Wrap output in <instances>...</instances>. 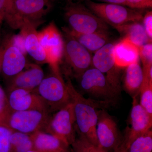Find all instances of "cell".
I'll list each match as a JSON object with an SVG mask.
<instances>
[{"mask_svg": "<svg viewBox=\"0 0 152 152\" xmlns=\"http://www.w3.org/2000/svg\"><path fill=\"white\" fill-rule=\"evenodd\" d=\"M33 149L31 135L13 131L11 137L10 152H28Z\"/></svg>", "mask_w": 152, "mask_h": 152, "instance_id": "cell-24", "label": "cell"}, {"mask_svg": "<svg viewBox=\"0 0 152 152\" xmlns=\"http://www.w3.org/2000/svg\"><path fill=\"white\" fill-rule=\"evenodd\" d=\"M13 0H0V17L4 20L8 12Z\"/></svg>", "mask_w": 152, "mask_h": 152, "instance_id": "cell-32", "label": "cell"}, {"mask_svg": "<svg viewBox=\"0 0 152 152\" xmlns=\"http://www.w3.org/2000/svg\"><path fill=\"white\" fill-rule=\"evenodd\" d=\"M44 71L37 64H28L26 69L11 79L8 90L23 89L34 91L45 77Z\"/></svg>", "mask_w": 152, "mask_h": 152, "instance_id": "cell-17", "label": "cell"}, {"mask_svg": "<svg viewBox=\"0 0 152 152\" xmlns=\"http://www.w3.org/2000/svg\"><path fill=\"white\" fill-rule=\"evenodd\" d=\"M27 65L25 55L9 41L4 48L2 61L1 71L4 76L12 79Z\"/></svg>", "mask_w": 152, "mask_h": 152, "instance_id": "cell-15", "label": "cell"}, {"mask_svg": "<svg viewBox=\"0 0 152 152\" xmlns=\"http://www.w3.org/2000/svg\"><path fill=\"white\" fill-rule=\"evenodd\" d=\"M52 7V0H13L4 20L13 28L20 29L25 20L37 23Z\"/></svg>", "mask_w": 152, "mask_h": 152, "instance_id": "cell-4", "label": "cell"}, {"mask_svg": "<svg viewBox=\"0 0 152 152\" xmlns=\"http://www.w3.org/2000/svg\"><path fill=\"white\" fill-rule=\"evenodd\" d=\"M8 107L13 111L40 110L50 112L40 97L33 91L23 89L8 90Z\"/></svg>", "mask_w": 152, "mask_h": 152, "instance_id": "cell-14", "label": "cell"}, {"mask_svg": "<svg viewBox=\"0 0 152 152\" xmlns=\"http://www.w3.org/2000/svg\"><path fill=\"white\" fill-rule=\"evenodd\" d=\"M67 1V3H70L71 2H72V0H66Z\"/></svg>", "mask_w": 152, "mask_h": 152, "instance_id": "cell-38", "label": "cell"}, {"mask_svg": "<svg viewBox=\"0 0 152 152\" xmlns=\"http://www.w3.org/2000/svg\"><path fill=\"white\" fill-rule=\"evenodd\" d=\"M28 152H38L37 151H36V150H35L34 149H33V150H31V151H28Z\"/></svg>", "mask_w": 152, "mask_h": 152, "instance_id": "cell-37", "label": "cell"}, {"mask_svg": "<svg viewBox=\"0 0 152 152\" xmlns=\"http://www.w3.org/2000/svg\"><path fill=\"white\" fill-rule=\"evenodd\" d=\"M44 132L71 146L77 138L74 108L72 102L51 115Z\"/></svg>", "mask_w": 152, "mask_h": 152, "instance_id": "cell-8", "label": "cell"}, {"mask_svg": "<svg viewBox=\"0 0 152 152\" xmlns=\"http://www.w3.org/2000/svg\"><path fill=\"white\" fill-rule=\"evenodd\" d=\"M2 20H3V19L0 17V24H1V21Z\"/></svg>", "mask_w": 152, "mask_h": 152, "instance_id": "cell-39", "label": "cell"}, {"mask_svg": "<svg viewBox=\"0 0 152 152\" xmlns=\"http://www.w3.org/2000/svg\"><path fill=\"white\" fill-rule=\"evenodd\" d=\"M126 151L127 152H152V129L133 141Z\"/></svg>", "mask_w": 152, "mask_h": 152, "instance_id": "cell-25", "label": "cell"}, {"mask_svg": "<svg viewBox=\"0 0 152 152\" xmlns=\"http://www.w3.org/2000/svg\"><path fill=\"white\" fill-rule=\"evenodd\" d=\"M77 79L82 91L94 99L113 105L120 95L104 75L94 67L87 70Z\"/></svg>", "mask_w": 152, "mask_h": 152, "instance_id": "cell-7", "label": "cell"}, {"mask_svg": "<svg viewBox=\"0 0 152 152\" xmlns=\"http://www.w3.org/2000/svg\"><path fill=\"white\" fill-rule=\"evenodd\" d=\"M114 46L113 44L109 43L94 53L92 66L104 75L112 86L120 95L121 68L117 66L115 61Z\"/></svg>", "mask_w": 152, "mask_h": 152, "instance_id": "cell-12", "label": "cell"}, {"mask_svg": "<svg viewBox=\"0 0 152 152\" xmlns=\"http://www.w3.org/2000/svg\"><path fill=\"white\" fill-rule=\"evenodd\" d=\"M64 56L71 72L76 78L92 66V57L91 52L75 38L64 31Z\"/></svg>", "mask_w": 152, "mask_h": 152, "instance_id": "cell-9", "label": "cell"}, {"mask_svg": "<svg viewBox=\"0 0 152 152\" xmlns=\"http://www.w3.org/2000/svg\"><path fill=\"white\" fill-rule=\"evenodd\" d=\"M4 48L1 47L0 48V71L1 68L2 61L3 56L4 54Z\"/></svg>", "mask_w": 152, "mask_h": 152, "instance_id": "cell-35", "label": "cell"}, {"mask_svg": "<svg viewBox=\"0 0 152 152\" xmlns=\"http://www.w3.org/2000/svg\"><path fill=\"white\" fill-rule=\"evenodd\" d=\"M31 135L34 149L38 152H72L69 145L50 133L39 131Z\"/></svg>", "mask_w": 152, "mask_h": 152, "instance_id": "cell-18", "label": "cell"}, {"mask_svg": "<svg viewBox=\"0 0 152 152\" xmlns=\"http://www.w3.org/2000/svg\"><path fill=\"white\" fill-rule=\"evenodd\" d=\"M51 114L40 110L13 111L7 106L0 119L13 131L32 135L44 131Z\"/></svg>", "mask_w": 152, "mask_h": 152, "instance_id": "cell-3", "label": "cell"}, {"mask_svg": "<svg viewBox=\"0 0 152 152\" xmlns=\"http://www.w3.org/2000/svg\"><path fill=\"white\" fill-rule=\"evenodd\" d=\"M51 69V73L45 76L33 92L40 97L52 114L70 103L71 100L67 86L59 69Z\"/></svg>", "mask_w": 152, "mask_h": 152, "instance_id": "cell-2", "label": "cell"}, {"mask_svg": "<svg viewBox=\"0 0 152 152\" xmlns=\"http://www.w3.org/2000/svg\"><path fill=\"white\" fill-rule=\"evenodd\" d=\"M126 68L124 84L125 91L132 97L137 96L143 81L142 68L139 61L131 64Z\"/></svg>", "mask_w": 152, "mask_h": 152, "instance_id": "cell-21", "label": "cell"}, {"mask_svg": "<svg viewBox=\"0 0 152 152\" xmlns=\"http://www.w3.org/2000/svg\"><path fill=\"white\" fill-rule=\"evenodd\" d=\"M132 98L130 117V126L126 129L120 145L126 150L133 141L152 129V117L140 105L137 96Z\"/></svg>", "mask_w": 152, "mask_h": 152, "instance_id": "cell-13", "label": "cell"}, {"mask_svg": "<svg viewBox=\"0 0 152 152\" xmlns=\"http://www.w3.org/2000/svg\"><path fill=\"white\" fill-rule=\"evenodd\" d=\"M113 152H127L126 150L124 148L120 146L118 148L113 151Z\"/></svg>", "mask_w": 152, "mask_h": 152, "instance_id": "cell-36", "label": "cell"}, {"mask_svg": "<svg viewBox=\"0 0 152 152\" xmlns=\"http://www.w3.org/2000/svg\"><path fill=\"white\" fill-rule=\"evenodd\" d=\"M86 5L93 13L114 28L129 23L139 22L143 18L141 12L121 5L96 3L91 0L86 1Z\"/></svg>", "mask_w": 152, "mask_h": 152, "instance_id": "cell-6", "label": "cell"}, {"mask_svg": "<svg viewBox=\"0 0 152 152\" xmlns=\"http://www.w3.org/2000/svg\"><path fill=\"white\" fill-rule=\"evenodd\" d=\"M7 106V95L0 86V115L6 110Z\"/></svg>", "mask_w": 152, "mask_h": 152, "instance_id": "cell-33", "label": "cell"}, {"mask_svg": "<svg viewBox=\"0 0 152 152\" xmlns=\"http://www.w3.org/2000/svg\"><path fill=\"white\" fill-rule=\"evenodd\" d=\"M71 146L73 152H109L99 145L92 143L83 137L79 135Z\"/></svg>", "mask_w": 152, "mask_h": 152, "instance_id": "cell-26", "label": "cell"}, {"mask_svg": "<svg viewBox=\"0 0 152 152\" xmlns=\"http://www.w3.org/2000/svg\"><path fill=\"white\" fill-rule=\"evenodd\" d=\"M114 53L116 64L121 69L140 61L139 47L124 38L115 45Z\"/></svg>", "mask_w": 152, "mask_h": 152, "instance_id": "cell-19", "label": "cell"}, {"mask_svg": "<svg viewBox=\"0 0 152 152\" xmlns=\"http://www.w3.org/2000/svg\"><path fill=\"white\" fill-rule=\"evenodd\" d=\"M20 29V33L24 39L25 49L27 53L38 64L48 63L45 52L39 41L35 23L25 20Z\"/></svg>", "mask_w": 152, "mask_h": 152, "instance_id": "cell-16", "label": "cell"}, {"mask_svg": "<svg viewBox=\"0 0 152 152\" xmlns=\"http://www.w3.org/2000/svg\"><path fill=\"white\" fill-rule=\"evenodd\" d=\"M12 43L25 55L27 53L25 49L24 39L21 34L20 33L18 35L14 36L11 38Z\"/></svg>", "mask_w": 152, "mask_h": 152, "instance_id": "cell-31", "label": "cell"}, {"mask_svg": "<svg viewBox=\"0 0 152 152\" xmlns=\"http://www.w3.org/2000/svg\"><path fill=\"white\" fill-rule=\"evenodd\" d=\"M139 94L140 105L152 117V75L144 73L143 81Z\"/></svg>", "mask_w": 152, "mask_h": 152, "instance_id": "cell-23", "label": "cell"}, {"mask_svg": "<svg viewBox=\"0 0 152 152\" xmlns=\"http://www.w3.org/2000/svg\"><path fill=\"white\" fill-rule=\"evenodd\" d=\"M131 8L145 9L151 8L152 0H126Z\"/></svg>", "mask_w": 152, "mask_h": 152, "instance_id": "cell-29", "label": "cell"}, {"mask_svg": "<svg viewBox=\"0 0 152 152\" xmlns=\"http://www.w3.org/2000/svg\"><path fill=\"white\" fill-rule=\"evenodd\" d=\"M143 26L149 39L152 41V12H147L142 19Z\"/></svg>", "mask_w": 152, "mask_h": 152, "instance_id": "cell-30", "label": "cell"}, {"mask_svg": "<svg viewBox=\"0 0 152 152\" xmlns=\"http://www.w3.org/2000/svg\"><path fill=\"white\" fill-rule=\"evenodd\" d=\"M65 17L69 29L79 34L108 31V26L81 3H67Z\"/></svg>", "mask_w": 152, "mask_h": 152, "instance_id": "cell-5", "label": "cell"}, {"mask_svg": "<svg viewBox=\"0 0 152 152\" xmlns=\"http://www.w3.org/2000/svg\"><path fill=\"white\" fill-rule=\"evenodd\" d=\"M63 31L75 38L91 53H96L106 44L110 43L108 31L79 34L71 31L67 28H63Z\"/></svg>", "mask_w": 152, "mask_h": 152, "instance_id": "cell-20", "label": "cell"}, {"mask_svg": "<svg viewBox=\"0 0 152 152\" xmlns=\"http://www.w3.org/2000/svg\"><path fill=\"white\" fill-rule=\"evenodd\" d=\"M72 152H73L72 151Z\"/></svg>", "mask_w": 152, "mask_h": 152, "instance_id": "cell-40", "label": "cell"}, {"mask_svg": "<svg viewBox=\"0 0 152 152\" xmlns=\"http://www.w3.org/2000/svg\"><path fill=\"white\" fill-rule=\"evenodd\" d=\"M124 38L138 47L151 42L145 31L143 26L139 22H133L115 28Z\"/></svg>", "mask_w": 152, "mask_h": 152, "instance_id": "cell-22", "label": "cell"}, {"mask_svg": "<svg viewBox=\"0 0 152 152\" xmlns=\"http://www.w3.org/2000/svg\"><path fill=\"white\" fill-rule=\"evenodd\" d=\"M139 58L143 65V70H147L152 67V44L151 42L139 47Z\"/></svg>", "mask_w": 152, "mask_h": 152, "instance_id": "cell-28", "label": "cell"}, {"mask_svg": "<svg viewBox=\"0 0 152 152\" xmlns=\"http://www.w3.org/2000/svg\"><path fill=\"white\" fill-rule=\"evenodd\" d=\"M88 0H79L80 2L83 1H87ZM106 3L109 4H116L126 6L130 8L129 4L127 1L126 0H99Z\"/></svg>", "mask_w": 152, "mask_h": 152, "instance_id": "cell-34", "label": "cell"}, {"mask_svg": "<svg viewBox=\"0 0 152 152\" xmlns=\"http://www.w3.org/2000/svg\"><path fill=\"white\" fill-rule=\"evenodd\" d=\"M41 46L46 55L48 64L51 68H59L64 51V40L62 35L55 23H51L41 31L38 32Z\"/></svg>", "mask_w": 152, "mask_h": 152, "instance_id": "cell-11", "label": "cell"}, {"mask_svg": "<svg viewBox=\"0 0 152 152\" xmlns=\"http://www.w3.org/2000/svg\"><path fill=\"white\" fill-rule=\"evenodd\" d=\"M13 132L0 119V152H10L11 137Z\"/></svg>", "mask_w": 152, "mask_h": 152, "instance_id": "cell-27", "label": "cell"}, {"mask_svg": "<svg viewBox=\"0 0 152 152\" xmlns=\"http://www.w3.org/2000/svg\"><path fill=\"white\" fill-rule=\"evenodd\" d=\"M66 83L73 105L77 134L94 145H99L96 134L98 111L107 108L111 104L85 98L76 89L68 77Z\"/></svg>", "mask_w": 152, "mask_h": 152, "instance_id": "cell-1", "label": "cell"}, {"mask_svg": "<svg viewBox=\"0 0 152 152\" xmlns=\"http://www.w3.org/2000/svg\"><path fill=\"white\" fill-rule=\"evenodd\" d=\"M96 134L99 145L108 151H114L121 145L122 140L116 122L106 111L99 110Z\"/></svg>", "mask_w": 152, "mask_h": 152, "instance_id": "cell-10", "label": "cell"}]
</instances>
